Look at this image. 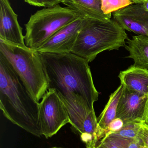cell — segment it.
Here are the masks:
<instances>
[{
    "mask_svg": "<svg viewBox=\"0 0 148 148\" xmlns=\"http://www.w3.org/2000/svg\"><path fill=\"white\" fill-rule=\"evenodd\" d=\"M39 117L42 134L46 139L70 123L67 110L56 90H48L43 97L39 104Z\"/></svg>",
    "mask_w": 148,
    "mask_h": 148,
    "instance_id": "cell-6",
    "label": "cell"
},
{
    "mask_svg": "<svg viewBox=\"0 0 148 148\" xmlns=\"http://www.w3.org/2000/svg\"><path fill=\"white\" fill-rule=\"evenodd\" d=\"M39 104L0 54V108L4 116L26 132L41 137Z\"/></svg>",
    "mask_w": 148,
    "mask_h": 148,
    "instance_id": "cell-2",
    "label": "cell"
},
{
    "mask_svg": "<svg viewBox=\"0 0 148 148\" xmlns=\"http://www.w3.org/2000/svg\"><path fill=\"white\" fill-rule=\"evenodd\" d=\"M0 54L15 72L32 97L37 102L47 92L49 81L38 51L0 39Z\"/></svg>",
    "mask_w": 148,
    "mask_h": 148,
    "instance_id": "cell-4",
    "label": "cell"
},
{
    "mask_svg": "<svg viewBox=\"0 0 148 148\" xmlns=\"http://www.w3.org/2000/svg\"><path fill=\"white\" fill-rule=\"evenodd\" d=\"M49 148H64L63 147H50Z\"/></svg>",
    "mask_w": 148,
    "mask_h": 148,
    "instance_id": "cell-26",
    "label": "cell"
},
{
    "mask_svg": "<svg viewBox=\"0 0 148 148\" xmlns=\"http://www.w3.org/2000/svg\"><path fill=\"white\" fill-rule=\"evenodd\" d=\"M142 5L146 11L148 12V0H144L142 2Z\"/></svg>",
    "mask_w": 148,
    "mask_h": 148,
    "instance_id": "cell-23",
    "label": "cell"
},
{
    "mask_svg": "<svg viewBox=\"0 0 148 148\" xmlns=\"http://www.w3.org/2000/svg\"><path fill=\"white\" fill-rule=\"evenodd\" d=\"M80 17L74 11L59 4L37 10L25 25L26 46L36 50L57 31Z\"/></svg>",
    "mask_w": 148,
    "mask_h": 148,
    "instance_id": "cell-5",
    "label": "cell"
},
{
    "mask_svg": "<svg viewBox=\"0 0 148 148\" xmlns=\"http://www.w3.org/2000/svg\"><path fill=\"white\" fill-rule=\"evenodd\" d=\"M24 1L32 6L46 8L45 0H24Z\"/></svg>",
    "mask_w": 148,
    "mask_h": 148,
    "instance_id": "cell-21",
    "label": "cell"
},
{
    "mask_svg": "<svg viewBox=\"0 0 148 148\" xmlns=\"http://www.w3.org/2000/svg\"><path fill=\"white\" fill-rule=\"evenodd\" d=\"M141 123H133L124 124L123 127L120 130L110 134L126 139H137L139 138V133Z\"/></svg>",
    "mask_w": 148,
    "mask_h": 148,
    "instance_id": "cell-16",
    "label": "cell"
},
{
    "mask_svg": "<svg viewBox=\"0 0 148 148\" xmlns=\"http://www.w3.org/2000/svg\"><path fill=\"white\" fill-rule=\"evenodd\" d=\"M142 148H147V147H145V146H144V147H142Z\"/></svg>",
    "mask_w": 148,
    "mask_h": 148,
    "instance_id": "cell-27",
    "label": "cell"
},
{
    "mask_svg": "<svg viewBox=\"0 0 148 148\" xmlns=\"http://www.w3.org/2000/svg\"><path fill=\"white\" fill-rule=\"evenodd\" d=\"M90 148H120L116 138L112 134L107 133L97 142L95 146Z\"/></svg>",
    "mask_w": 148,
    "mask_h": 148,
    "instance_id": "cell-18",
    "label": "cell"
},
{
    "mask_svg": "<svg viewBox=\"0 0 148 148\" xmlns=\"http://www.w3.org/2000/svg\"><path fill=\"white\" fill-rule=\"evenodd\" d=\"M115 136L120 148H142L145 146L141 139L139 137L136 139H129Z\"/></svg>",
    "mask_w": 148,
    "mask_h": 148,
    "instance_id": "cell-17",
    "label": "cell"
},
{
    "mask_svg": "<svg viewBox=\"0 0 148 148\" xmlns=\"http://www.w3.org/2000/svg\"><path fill=\"white\" fill-rule=\"evenodd\" d=\"M0 39L19 47H26L18 15L9 0H0Z\"/></svg>",
    "mask_w": 148,
    "mask_h": 148,
    "instance_id": "cell-10",
    "label": "cell"
},
{
    "mask_svg": "<svg viewBox=\"0 0 148 148\" xmlns=\"http://www.w3.org/2000/svg\"><path fill=\"white\" fill-rule=\"evenodd\" d=\"M139 136L145 147L148 148V124L142 123L139 133Z\"/></svg>",
    "mask_w": 148,
    "mask_h": 148,
    "instance_id": "cell-20",
    "label": "cell"
},
{
    "mask_svg": "<svg viewBox=\"0 0 148 148\" xmlns=\"http://www.w3.org/2000/svg\"><path fill=\"white\" fill-rule=\"evenodd\" d=\"M134 3H140L138 0H131Z\"/></svg>",
    "mask_w": 148,
    "mask_h": 148,
    "instance_id": "cell-24",
    "label": "cell"
},
{
    "mask_svg": "<svg viewBox=\"0 0 148 148\" xmlns=\"http://www.w3.org/2000/svg\"><path fill=\"white\" fill-rule=\"evenodd\" d=\"M128 39L125 29L114 19H85L71 53L90 62L103 51L126 47Z\"/></svg>",
    "mask_w": 148,
    "mask_h": 148,
    "instance_id": "cell-3",
    "label": "cell"
},
{
    "mask_svg": "<svg viewBox=\"0 0 148 148\" xmlns=\"http://www.w3.org/2000/svg\"><path fill=\"white\" fill-rule=\"evenodd\" d=\"M124 126L123 121L119 118H116L111 122L108 127L107 133H114L120 130Z\"/></svg>",
    "mask_w": 148,
    "mask_h": 148,
    "instance_id": "cell-19",
    "label": "cell"
},
{
    "mask_svg": "<svg viewBox=\"0 0 148 148\" xmlns=\"http://www.w3.org/2000/svg\"><path fill=\"white\" fill-rule=\"evenodd\" d=\"M123 88V85L120 84L116 90L110 95L104 110L97 118V137L98 141L105 136L109 123L116 118L117 107Z\"/></svg>",
    "mask_w": 148,
    "mask_h": 148,
    "instance_id": "cell-13",
    "label": "cell"
},
{
    "mask_svg": "<svg viewBox=\"0 0 148 148\" xmlns=\"http://www.w3.org/2000/svg\"><path fill=\"white\" fill-rule=\"evenodd\" d=\"M125 48L129 52L128 58H132L134 65L148 69V36L138 35L128 39Z\"/></svg>",
    "mask_w": 148,
    "mask_h": 148,
    "instance_id": "cell-14",
    "label": "cell"
},
{
    "mask_svg": "<svg viewBox=\"0 0 148 148\" xmlns=\"http://www.w3.org/2000/svg\"><path fill=\"white\" fill-rule=\"evenodd\" d=\"M121 84L129 89L148 94V69L133 65L120 72Z\"/></svg>",
    "mask_w": 148,
    "mask_h": 148,
    "instance_id": "cell-12",
    "label": "cell"
},
{
    "mask_svg": "<svg viewBox=\"0 0 148 148\" xmlns=\"http://www.w3.org/2000/svg\"><path fill=\"white\" fill-rule=\"evenodd\" d=\"M116 117L121 119L124 124L133 123L148 124V94L136 92L123 86Z\"/></svg>",
    "mask_w": 148,
    "mask_h": 148,
    "instance_id": "cell-7",
    "label": "cell"
},
{
    "mask_svg": "<svg viewBox=\"0 0 148 148\" xmlns=\"http://www.w3.org/2000/svg\"><path fill=\"white\" fill-rule=\"evenodd\" d=\"M113 13V17L125 30L148 36V12L142 3L130 4Z\"/></svg>",
    "mask_w": 148,
    "mask_h": 148,
    "instance_id": "cell-9",
    "label": "cell"
},
{
    "mask_svg": "<svg viewBox=\"0 0 148 148\" xmlns=\"http://www.w3.org/2000/svg\"><path fill=\"white\" fill-rule=\"evenodd\" d=\"M102 9L106 14H112L115 11L134 3L131 0H101Z\"/></svg>",
    "mask_w": 148,
    "mask_h": 148,
    "instance_id": "cell-15",
    "label": "cell"
},
{
    "mask_svg": "<svg viewBox=\"0 0 148 148\" xmlns=\"http://www.w3.org/2000/svg\"><path fill=\"white\" fill-rule=\"evenodd\" d=\"M62 0H45L46 8L53 7L61 3Z\"/></svg>",
    "mask_w": 148,
    "mask_h": 148,
    "instance_id": "cell-22",
    "label": "cell"
},
{
    "mask_svg": "<svg viewBox=\"0 0 148 148\" xmlns=\"http://www.w3.org/2000/svg\"><path fill=\"white\" fill-rule=\"evenodd\" d=\"M61 3L84 19H111L112 14H106L103 11L101 0H62Z\"/></svg>",
    "mask_w": 148,
    "mask_h": 148,
    "instance_id": "cell-11",
    "label": "cell"
},
{
    "mask_svg": "<svg viewBox=\"0 0 148 148\" xmlns=\"http://www.w3.org/2000/svg\"><path fill=\"white\" fill-rule=\"evenodd\" d=\"M85 19L80 17L65 26L45 41L36 51L39 53H71Z\"/></svg>",
    "mask_w": 148,
    "mask_h": 148,
    "instance_id": "cell-8",
    "label": "cell"
},
{
    "mask_svg": "<svg viewBox=\"0 0 148 148\" xmlns=\"http://www.w3.org/2000/svg\"><path fill=\"white\" fill-rule=\"evenodd\" d=\"M39 53L49 81L48 90H55L61 97L76 95L94 108L99 94L87 60L71 53Z\"/></svg>",
    "mask_w": 148,
    "mask_h": 148,
    "instance_id": "cell-1",
    "label": "cell"
},
{
    "mask_svg": "<svg viewBox=\"0 0 148 148\" xmlns=\"http://www.w3.org/2000/svg\"><path fill=\"white\" fill-rule=\"evenodd\" d=\"M144 1V0H138V1H139V3H142V2Z\"/></svg>",
    "mask_w": 148,
    "mask_h": 148,
    "instance_id": "cell-25",
    "label": "cell"
}]
</instances>
